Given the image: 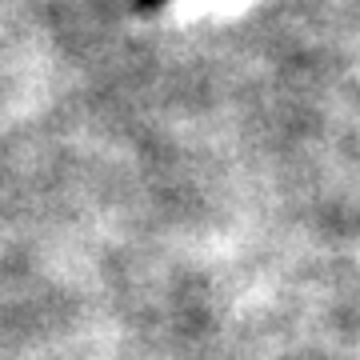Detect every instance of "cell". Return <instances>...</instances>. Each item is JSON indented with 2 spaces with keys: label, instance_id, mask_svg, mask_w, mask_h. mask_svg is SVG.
Here are the masks:
<instances>
[{
  "label": "cell",
  "instance_id": "obj_1",
  "mask_svg": "<svg viewBox=\"0 0 360 360\" xmlns=\"http://www.w3.org/2000/svg\"><path fill=\"white\" fill-rule=\"evenodd\" d=\"M132 4H136V8H160L165 0H132Z\"/></svg>",
  "mask_w": 360,
  "mask_h": 360
}]
</instances>
